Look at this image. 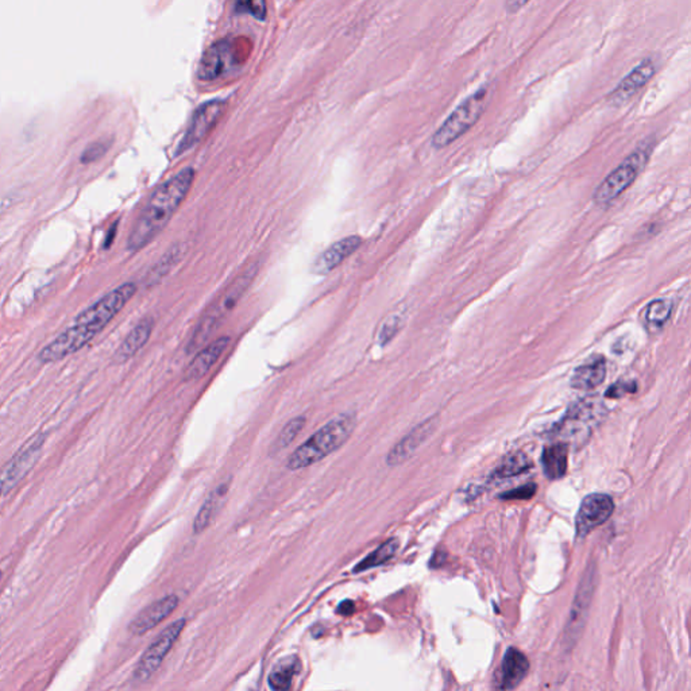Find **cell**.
<instances>
[{"label":"cell","mask_w":691,"mask_h":691,"mask_svg":"<svg viewBox=\"0 0 691 691\" xmlns=\"http://www.w3.org/2000/svg\"><path fill=\"white\" fill-rule=\"evenodd\" d=\"M339 613H341L343 616H349V615H351V613L354 612V602L353 601H343L341 604V607H339L338 609Z\"/></svg>","instance_id":"d6a6232c"},{"label":"cell","mask_w":691,"mask_h":691,"mask_svg":"<svg viewBox=\"0 0 691 691\" xmlns=\"http://www.w3.org/2000/svg\"><path fill=\"white\" fill-rule=\"evenodd\" d=\"M654 75H655V65L651 60H646L639 67H636L625 79L622 80L619 87L612 93V98L616 101L627 100L636 91L643 88Z\"/></svg>","instance_id":"ffe728a7"},{"label":"cell","mask_w":691,"mask_h":691,"mask_svg":"<svg viewBox=\"0 0 691 691\" xmlns=\"http://www.w3.org/2000/svg\"><path fill=\"white\" fill-rule=\"evenodd\" d=\"M537 486L534 484H526L523 486L516 487V489L505 492L504 494L500 495L502 500H508V502H513V500H531L534 494H536Z\"/></svg>","instance_id":"f1b7e54d"},{"label":"cell","mask_w":691,"mask_h":691,"mask_svg":"<svg viewBox=\"0 0 691 691\" xmlns=\"http://www.w3.org/2000/svg\"><path fill=\"white\" fill-rule=\"evenodd\" d=\"M607 377V362L604 357L594 356L574 372L571 387L580 390H591L599 387Z\"/></svg>","instance_id":"d6986e66"},{"label":"cell","mask_w":691,"mask_h":691,"mask_svg":"<svg viewBox=\"0 0 691 691\" xmlns=\"http://www.w3.org/2000/svg\"><path fill=\"white\" fill-rule=\"evenodd\" d=\"M253 277H254V270L249 269L221 292V296L210 305V309L203 315L194 335L190 336L188 351H197L210 339L216 328L226 319L227 315L236 309V305L238 304L239 300L249 288Z\"/></svg>","instance_id":"277c9868"},{"label":"cell","mask_w":691,"mask_h":691,"mask_svg":"<svg viewBox=\"0 0 691 691\" xmlns=\"http://www.w3.org/2000/svg\"><path fill=\"white\" fill-rule=\"evenodd\" d=\"M602 414L604 411L601 409V404L596 401H581L580 404L571 406L560 427H558V431L565 439L583 443V438L588 439L591 434V424Z\"/></svg>","instance_id":"30bf717a"},{"label":"cell","mask_w":691,"mask_h":691,"mask_svg":"<svg viewBox=\"0 0 691 691\" xmlns=\"http://www.w3.org/2000/svg\"><path fill=\"white\" fill-rule=\"evenodd\" d=\"M224 109H226V100H221V99H213V100L205 101L202 106L197 107V111L192 115L184 137L181 138L179 146H177L176 155H182L188 149L194 148L200 141H203V138L216 126Z\"/></svg>","instance_id":"9c48e42d"},{"label":"cell","mask_w":691,"mask_h":691,"mask_svg":"<svg viewBox=\"0 0 691 691\" xmlns=\"http://www.w3.org/2000/svg\"><path fill=\"white\" fill-rule=\"evenodd\" d=\"M672 305L670 300L659 299L649 302L646 309V322L651 328L663 327L669 322L671 315Z\"/></svg>","instance_id":"484cf974"},{"label":"cell","mask_w":691,"mask_h":691,"mask_svg":"<svg viewBox=\"0 0 691 691\" xmlns=\"http://www.w3.org/2000/svg\"><path fill=\"white\" fill-rule=\"evenodd\" d=\"M229 484L231 481L221 482L208 495L203 507L200 508L199 513H197V518H195L194 531L195 534H202L203 531L210 526L213 518L218 515L219 510H221V502H223L224 497L229 490Z\"/></svg>","instance_id":"44dd1931"},{"label":"cell","mask_w":691,"mask_h":691,"mask_svg":"<svg viewBox=\"0 0 691 691\" xmlns=\"http://www.w3.org/2000/svg\"><path fill=\"white\" fill-rule=\"evenodd\" d=\"M648 160L647 150H636L619 168L615 169L594 192V202L597 205H609L620 195L627 190L638 179L639 173Z\"/></svg>","instance_id":"8992f818"},{"label":"cell","mask_w":691,"mask_h":691,"mask_svg":"<svg viewBox=\"0 0 691 691\" xmlns=\"http://www.w3.org/2000/svg\"><path fill=\"white\" fill-rule=\"evenodd\" d=\"M45 435L40 434L26 442L0 470V497L12 492L38 462L43 454Z\"/></svg>","instance_id":"52a82bcc"},{"label":"cell","mask_w":691,"mask_h":691,"mask_svg":"<svg viewBox=\"0 0 691 691\" xmlns=\"http://www.w3.org/2000/svg\"><path fill=\"white\" fill-rule=\"evenodd\" d=\"M109 143L107 141H98V142L91 143L84 153L82 156L83 164L95 163L99 158L103 157L106 155L107 149H108Z\"/></svg>","instance_id":"f546056e"},{"label":"cell","mask_w":691,"mask_h":691,"mask_svg":"<svg viewBox=\"0 0 691 691\" xmlns=\"http://www.w3.org/2000/svg\"><path fill=\"white\" fill-rule=\"evenodd\" d=\"M0 578H2V573H0Z\"/></svg>","instance_id":"e575fe53"},{"label":"cell","mask_w":691,"mask_h":691,"mask_svg":"<svg viewBox=\"0 0 691 691\" xmlns=\"http://www.w3.org/2000/svg\"><path fill=\"white\" fill-rule=\"evenodd\" d=\"M153 327H155V322H153V319H150V317L141 320V322L130 331L129 335L125 338V341H122L118 350L115 353L114 361L117 362V364H125V362L133 358V357L148 343L151 333H153Z\"/></svg>","instance_id":"ac0fdd59"},{"label":"cell","mask_w":691,"mask_h":691,"mask_svg":"<svg viewBox=\"0 0 691 691\" xmlns=\"http://www.w3.org/2000/svg\"><path fill=\"white\" fill-rule=\"evenodd\" d=\"M487 92H489V88L482 87L448 117L447 121L439 127V130L432 137L431 142L435 149L447 148L448 145L455 142L461 135L465 134L473 125H476L482 112L485 111Z\"/></svg>","instance_id":"5b68a950"},{"label":"cell","mask_w":691,"mask_h":691,"mask_svg":"<svg viewBox=\"0 0 691 691\" xmlns=\"http://www.w3.org/2000/svg\"><path fill=\"white\" fill-rule=\"evenodd\" d=\"M401 327V319L398 317H392L385 322V325L381 328L380 341L381 344H387L388 341H392L393 336L398 333Z\"/></svg>","instance_id":"4dcf8cb0"},{"label":"cell","mask_w":691,"mask_h":691,"mask_svg":"<svg viewBox=\"0 0 691 691\" xmlns=\"http://www.w3.org/2000/svg\"><path fill=\"white\" fill-rule=\"evenodd\" d=\"M398 549V539H390V541L381 544L372 554L367 555L362 562H359L354 568V573H362V571L370 570V568L378 567V566L387 563L388 560L395 557Z\"/></svg>","instance_id":"d4e9b609"},{"label":"cell","mask_w":691,"mask_h":691,"mask_svg":"<svg viewBox=\"0 0 691 691\" xmlns=\"http://www.w3.org/2000/svg\"><path fill=\"white\" fill-rule=\"evenodd\" d=\"M531 466L532 463L531 461H529L528 456H526V454L518 451V453L510 454V455L500 463V466L495 469L494 474H493V478H510V477H516L518 476V474L526 473V470H529Z\"/></svg>","instance_id":"cb8c5ba5"},{"label":"cell","mask_w":691,"mask_h":691,"mask_svg":"<svg viewBox=\"0 0 691 691\" xmlns=\"http://www.w3.org/2000/svg\"><path fill=\"white\" fill-rule=\"evenodd\" d=\"M194 180V169L185 168L156 188L133 226L127 250L140 252L157 238L187 199Z\"/></svg>","instance_id":"7a4b0ae2"},{"label":"cell","mask_w":691,"mask_h":691,"mask_svg":"<svg viewBox=\"0 0 691 691\" xmlns=\"http://www.w3.org/2000/svg\"><path fill=\"white\" fill-rule=\"evenodd\" d=\"M526 2H523V4H518V2H515V4H508L507 9L508 12H518V9H521V7L526 6Z\"/></svg>","instance_id":"836d02e7"},{"label":"cell","mask_w":691,"mask_h":691,"mask_svg":"<svg viewBox=\"0 0 691 691\" xmlns=\"http://www.w3.org/2000/svg\"><path fill=\"white\" fill-rule=\"evenodd\" d=\"M305 423H307V417L305 416H297L293 417L292 420H289L288 423L285 424V427L281 430V432L278 434L276 442L273 443V453H280V451H283L284 448H286L289 445H292L293 440L299 437L300 432L302 431V429H304Z\"/></svg>","instance_id":"4316f807"},{"label":"cell","mask_w":691,"mask_h":691,"mask_svg":"<svg viewBox=\"0 0 691 691\" xmlns=\"http://www.w3.org/2000/svg\"><path fill=\"white\" fill-rule=\"evenodd\" d=\"M177 605H179V599L174 594L153 602L133 620L132 624H130V632L137 636L149 632L161 624L166 617L171 616Z\"/></svg>","instance_id":"4fadbf2b"},{"label":"cell","mask_w":691,"mask_h":691,"mask_svg":"<svg viewBox=\"0 0 691 691\" xmlns=\"http://www.w3.org/2000/svg\"><path fill=\"white\" fill-rule=\"evenodd\" d=\"M568 448L565 443H554L544 448L542 455V465L547 478H562L567 471Z\"/></svg>","instance_id":"7402d4cb"},{"label":"cell","mask_w":691,"mask_h":691,"mask_svg":"<svg viewBox=\"0 0 691 691\" xmlns=\"http://www.w3.org/2000/svg\"><path fill=\"white\" fill-rule=\"evenodd\" d=\"M361 237L353 236L346 237V238L331 245L315 261L314 268H312L315 275L325 276L333 272V269L344 262V260H348L350 255H353L361 246Z\"/></svg>","instance_id":"5bb4252c"},{"label":"cell","mask_w":691,"mask_h":691,"mask_svg":"<svg viewBox=\"0 0 691 691\" xmlns=\"http://www.w3.org/2000/svg\"><path fill=\"white\" fill-rule=\"evenodd\" d=\"M356 426L357 419L354 414H341L331 420L330 423L315 432L309 440H305L291 454L286 463L289 470L296 471L309 468L323 461L330 454L335 453L350 439Z\"/></svg>","instance_id":"3957f363"},{"label":"cell","mask_w":691,"mask_h":691,"mask_svg":"<svg viewBox=\"0 0 691 691\" xmlns=\"http://www.w3.org/2000/svg\"><path fill=\"white\" fill-rule=\"evenodd\" d=\"M234 64L233 45L229 43H218L205 52L199 62V79L215 80L223 75Z\"/></svg>","instance_id":"9a60e30c"},{"label":"cell","mask_w":691,"mask_h":691,"mask_svg":"<svg viewBox=\"0 0 691 691\" xmlns=\"http://www.w3.org/2000/svg\"><path fill=\"white\" fill-rule=\"evenodd\" d=\"M135 293L137 285L126 283L104 294L40 351L38 361L41 364H53L82 350L126 307Z\"/></svg>","instance_id":"6da1fadb"},{"label":"cell","mask_w":691,"mask_h":691,"mask_svg":"<svg viewBox=\"0 0 691 691\" xmlns=\"http://www.w3.org/2000/svg\"><path fill=\"white\" fill-rule=\"evenodd\" d=\"M613 510L615 504L609 495L596 493L583 498L575 518L578 537L588 536L593 529L599 528L612 516Z\"/></svg>","instance_id":"8fae6325"},{"label":"cell","mask_w":691,"mask_h":691,"mask_svg":"<svg viewBox=\"0 0 691 691\" xmlns=\"http://www.w3.org/2000/svg\"><path fill=\"white\" fill-rule=\"evenodd\" d=\"M529 672V661L520 649L510 647L505 652L498 671L497 691H510L518 687Z\"/></svg>","instance_id":"7c38bea8"},{"label":"cell","mask_w":691,"mask_h":691,"mask_svg":"<svg viewBox=\"0 0 691 691\" xmlns=\"http://www.w3.org/2000/svg\"><path fill=\"white\" fill-rule=\"evenodd\" d=\"M437 429V419H429L423 424H420L416 429L412 430L401 442H398L395 447L388 454L387 462L390 466H398L406 462V459L423 445L434 430Z\"/></svg>","instance_id":"2e32d148"},{"label":"cell","mask_w":691,"mask_h":691,"mask_svg":"<svg viewBox=\"0 0 691 691\" xmlns=\"http://www.w3.org/2000/svg\"><path fill=\"white\" fill-rule=\"evenodd\" d=\"M184 627L185 620H177V622L172 623L168 628H165L158 635V638L151 643V646L141 656L140 662H138L137 667H135V679L145 682L160 669L161 663H163L165 656L168 655L177 639L181 635Z\"/></svg>","instance_id":"ba28073f"},{"label":"cell","mask_w":691,"mask_h":691,"mask_svg":"<svg viewBox=\"0 0 691 691\" xmlns=\"http://www.w3.org/2000/svg\"><path fill=\"white\" fill-rule=\"evenodd\" d=\"M229 336H221V338L213 341V343L207 344L203 350L197 354V357L192 359L189 366L185 370V381H195L205 377L210 372L211 367L221 358L224 350L229 348Z\"/></svg>","instance_id":"e0dca14e"},{"label":"cell","mask_w":691,"mask_h":691,"mask_svg":"<svg viewBox=\"0 0 691 691\" xmlns=\"http://www.w3.org/2000/svg\"><path fill=\"white\" fill-rule=\"evenodd\" d=\"M297 659L288 658L276 664L269 674V686L273 691H289L297 672Z\"/></svg>","instance_id":"603a6c76"},{"label":"cell","mask_w":691,"mask_h":691,"mask_svg":"<svg viewBox=\"0 0 691 691\" xmlns=\"http://www.w3.org/2000/svg\"><path fill=\"white\" fill-rule=\"evenodd\" d=\"M636 392H638V383L635 381H619V382L613 383L612 387L607 388L605 398H622L625 395H633Z\"/></svg>","instance_id":"83f0119b"},{"label":"cell","mask_w":691,"mask_h":691,"mask_svg":"<svg viewBox=\"0 0 691 691\" xmlns=\"http://www.w3.org/2000/svg\"><path fill=\"white\" fill-rule=\"evenodd\" d=\"M242 4L246 6L247 9L250 7V10H247V12H249V14H252L253 17L257 18V20H265L266 4H263V2H245V4L242 2Z\"/></svg>","instance_id":"1f68e13d"}]
</instances>
